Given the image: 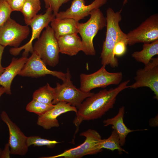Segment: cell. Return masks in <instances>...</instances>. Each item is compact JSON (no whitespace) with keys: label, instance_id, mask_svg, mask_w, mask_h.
I'll return each mask as SVG.
<instances>
[{"label":"cell","instance_id":"cell-1","mask_svg":"<svg viewBox=\"0 0 158 158\" xmlns=\"http://www.w3.org/2000/svg\"><path fill=\"white\" fill-rule=\"evenodd\" d=\"M129 82L128 80L116 87L109 90L104 89L87 98L77 109L76 116L73 121L77 128L75 134L83 121L101 118L113 108L117 96L121 91L129 88L128 84Z\"/></svg>","mask_w":158,"mask_h":158},{"label":"cell","instance_id":"cell-7","mask_svg":"<svg viewBox=\"0 0 158 158\" xmlns=\"http://www.w3.org/2000/svg\"><path fill=\"white\" fill-rule=\"evenodd\" d=\"M126 34L128 45L149 43L158 40V15H152Z\"/></svg>","mask_w":158,"mask_h":158},{"label":"cell","instance_id":"cell-29","mask_svg":"<svg viewBox=\"0 0 158 158\" xmlns=\"http://www.w3.org/2000/svg\"><path fill=\"white\" fill-rule=\"evenodd\" d=\"M128 45L127 39L120 40L115 44L113 53L115 56H123L127 51Z\"/></svg>","mask_w":158,"mask_h":158},{"label":"cell","instance_id":"cell-17","mask_svg":"<svg viewBox=\"0 0 158 158\" xmlns=\"http://www.w3.org/2000/svg\"><path fill=\"white\" fill-rule=\"evenodd\" d=\"M124 113L125 107L122 106L119 108L117 114L115 116L104 120L103 121L104 126L111 125L112 128L117 132L119 137L120 143L121 146L124 145L128 134L136 130L128 128L125 125L123 121Z\"/></svg>","mask_w":158,"mask_h":158},{"label":"cell","instance_id":"cell-16","mask_svg":"<svg viewBox=\"0 0 158 158\" xmlns=\"http://www.w3.org/2000/svg\"><path fill=\"white\" fill-rule=\"evenodd\" d=\"M77 33L59 37L57 39L60 53L72 56L83 51V44Z\"/></svg>","mask_w":158,"mask_h":158},{"label":"cell","instance_id":"cell-10","mask_svg":"<svg viewBox=\"0 0 158 158\" xmlns=\"http://www.w3.org/2000/svg\"><path fill=\"white\" fill-rule=\"evenodd\" d=\"M135 82L129 86L131 89L147 87L153 91L154 98L158 99V58H152L143 68L137 70Z\"/></svg>","mask_w":158,"mask_h":158},{"label":"cell","instance_id":"cell-23","mask_svg":"<svg viewBox=\"0 0 158 158\" xmlns=\"http://www.w3.org/2000/svg\"><path fill=\"white\" fill-rule=\"evenodd\" d=\"M54 88L49 83L35 90L33 93V99L47 104H51L55 96Z\"/></svg>","mask_w":158,"mask_h":158},{"label":"cell","instance_id":"cell-34","mask_svg":"<svg viewBox=\"0 0 158 158\" xmlns=\"http://www.w3.org/2000/svg\"><path fill=\"white\" fill-rule=\"evenodd\" d=\"M128 0H124L123 2V5H124L127 3Z\"/></svg>","mask_w":158,"mask_h":158},{"label":"cell","instance_id":"cell-15","mask_svg":"<svg viewBox=\"0 0 158 158\" xmlns=\"http://www.w3.org/2000/svg\"><path fill=\"white\" fill-rule=\"evenodd\" d=\"M28 59L27 57L23 56L19 59L13 58L10 64L0 75V85L5 89L6 94H11V86L13 80L18 74Z\"/></svg>","mask_w":158,"mask_h":158},{"label":"cell","instance_id":"cell-33","mask_svg":"<svg viewBox=\"0 0 158 158\" xmlns=\"http://www.w3.org/2000/svg\"><path fill=\"white\" fill-rule=\"evenodd\" d=\"M4 93H5V90L2 86H0V98Z\"/></svg>","mask_w":158,"mask_h":158},{"label":"cell","instance_id":"cell-26","mask_svg":"<svg viewBox=\"0 0 158 158\" xmlns=\"http://www.w3.org/2000/svg\"><path fill=\"white\" fill-rule=\"evenodd\" d=\"M60 142L55 140H50L42 138L37 135L28 137L27 144L28 147L31 145L36 146H46L49 148H53Z\"/></svg>","mask_w":158,"mask_h":158},{"label":"cell","instance_id":"cell-31","mask_svg":"<svg viewBox=\"0 0 158 158\" xmlns=\"http://www.w3.org/2000/svg\"><path fill=\"white\" fill-rule=\"evenodd\" d=\"M11 152L8 143H6L3 150H2L1 157V158H10Z\"/></svg>","mask_w":158,"mask_h":158},{"label":"cell","instance_id":"cell-22","mask_svg":"<svg viewBox=\"0 0 158 158\" xmlns=\"http://www.w3.org/2000/svg\"><path fill=\"white\" fill-rule=\"evenodd\" d=\"M120 143L118 135L116 131L113 130L110 136L106 139H101L99 141L98 148L100 150L104 148L113 151L117 150L120 153L124 152L128 154L127 152L122 148Z\"/></svg>","mask_w":158,"mask_h":158},{"label":"cell","instance_id":"cell-8","mask_svg":"<svg viewBox=\"0 0 158 158\" xmlns=\"http://www.w3.org/2000/svg\"><path fill=\"white\" fill-rule=\"evenodd\" d=\"M30 32L28 25H23L9 18L0 27V44L18 47Z\"/></svg>","mask_w":158,"mask_h":158},{"label":"cell","instance_id":"cell-32","mask_svg":"<svg viewBox=\"0 0 158 158\" xmlns=\"http://www.w3.org/2000/svg\"><path fill=\"white\" fill-rule=\"evenodd\" d=\"M5 47L0 44V75L4 71L6 67L2 66L1 64V60Z\"/></svg>","mask_w":158,"mask_h":158},{"label":"cell","instance_id":"cell-6","mask_svg":"<svg viewBox=\"0 0 158 158\" xmlns=\"http://www.w3.org/2000/svg\"><path fill=\"white\" fill-rule=\"evenodd\" d=\"M66 80L62 84L56 83L54 88L55 96L51 104H55L62 101L69 103L78 109L82 102L94 93L85 92L73 85L71 80V75L69 69L66 71Z\"/></svg>","mask_w":158,"mask_h":158},{"label":"cell","instance_id":"cell-5","mask_svg":"<svg viewBox=\"0 0 158 158\" xmlns=\"http://www.w3.org/2000/svg\"><path fill=\"white\" fill-rule=\"evenodd\" d=\"M80 77V89L87 93L97 88H105L110 85L120 84L123 78V74L121 72H109L106 69L105 66L102 65L95 72L90 74L81 73Z\"/></svg>","mask_w":158,"mask_h":158},{"label":"cell","instance_id":"cell-24","mask_svg":"<svg viewBox=\"0 0 158 158\" xmlns=\"http://www.w3.org/2000/svg\"><path fill=\"white\" fill-rule=\"evenodd\" d=\"M88 155L90 153L81 148L79 145L76 147L65 150L62 153L56 155L43 157L41 158H56L63 157L65 158H80Z\"/></svg>","mask_w":158,"mask_h":158},{"label":"cell","instance_id":"cell-2","mask_svg":"<svg viewBox=\"0 0 158 158\" xmlns=\"http://www.w3.org/2000/svg\"><path fill=\"white\" fill-rule=\"evenodd\" d=\"M121 11V9L115 12L111 8H109L106 11L107 30L100 58L102 65H109L113 68L118 65V59L113 53L114 46L118 42L127 39L126 34L119 26V22L122 20Z\"/></svg>","mask_w":158,"mask_h":158},{"label":"cell","instance_id":"cell-30","mask_svg":"<svg viewBox=\"0 0 158 158\" xmlns=\"http://www.w3.org/2000/svg\"><path fill=\"white\" fill-rule=\"evenodd\" d=\"M13 11H20L25 0H5Z\"/></svg>","mask_w":158,"mask_h":158},{"label":"cell","instance_id":"cell-20","mask_svg":"<svg viewBox=\"0 0 158 158\" xmlns=\"http://www.w3.org/2000/svg\"><path fill=\"white\" fill-rule=\"evenodd\" d=\"M158 54V40L150 43H144L142 49L134 52L132 56L137 61L146 66L154 56Z\"/></svg>","mask_w":158,"mask_h":158},{"label":"cell","instance_id":"cell-12","mask_svg":"<svg viewBox=\"0 0 158 158\" xmlns=\"http://www.w3.org/2000/svg\"><path fill=\"white\" fill-rule=\"evenodd\" d=\"M1 120L7 125L9 132V144L11 154L21 156L26 154L28 151V137L10 118L7 113L3 111L0 115Z\"/></svg>","mask_w":158,"mask_h":158},{"label":"cell","instance_id":"cell-27","mask_svg":"<svg viewBox=\"0 0 158 158\" xmlns=\"http://www.w3.org/2000/svg\"><path fill=\"white\" fill-rule=\"evenodd\" d=\"M13 11L5 0H0V27L10 17Z\"/></svg>","mask_w":158,"mask_h":158},{"label":"cell","instance_id":"cell-13","mask_svg":"<svg viewBox=\"0 0 158 158\" xmlns=\"http://www.w3.org/2000/svg\"><path fill=\"white\" fill-rule=\"evenodd\" d=\"M107 0H94L86 5L85 0H73L70 7L65 11H60L55 16L58 19L72 18L78 21L90 15L94 10L99 8L105 4Z\"/></svg>","mask_w":158,"mask_h":158},{"label":"cell","instance_id":"cell-9","mask_svg":"<svg viewBox=\"0 0 158 158\" xmlns=\"http://www.w3.org/2000/svg\"><path fill=\"white\" fill-rule=\"evenodd\" d=\"M55 17V15L50 8L47 9L44 14L37 15L28 25L31 27L32 31L30 40L26 44L20 47L11 48L9 50L10 54L16 56L19 54L23 49L24 50L22 54L23 56L27 57L29 52L32 54L33 52V41L40 37L42 30L48 25Z\"/></svg>","mask_w":158,"mask_h":158},{"label":"cell","instance_id":"cell-3","mask_svg":"<svg viewBox=\"0 0 158 158\" xmlns=\"http://www.w3.org/2000/svg\"><path fill=\"white\" fill-rule=\"evenodd\" d=\"M90 18L85 23L78 22L77 33L82 38L83 51L87 55L94 56L96 54L93 40L98 32L106 26L107 20L102 12L97 8L90 13Z\"/></svg>","mask_w":158,"mask_h":158},{"label":"cell","instance_id":"cell-4","mask_svg":"<svg viewBox=\"0 0 158 158\" xmlns=\"http://www.w3.org/2000/svg\"><path fill=\"white\" fill-rule=\"evenodd\" d=\"M45 28L33 47V51L46 65L54 67L59 62V45L51 27L48 25Z\"/></svg>","mask_w":158,"mask_h":158},{"label":"cell","instance_id":"cell-11","mask_svg":"<svg viewBox=\"0 0 158 158\" xmlns=\"http://www.w3.org/2000/svg\"><path fill=\"white\" fill-rule=\"evenodd\" d=\"M46 65L35 52L28 59L18 75L23 77L38 78L46 75H51L61 80L66 79V73L61 71H51L48 69Z\"/></svg>","mask_w":158,"mask_h":158},{"label":"cell","instance_id":"cell-21","mask_svg":"<svg viewBox=\"0 0 158 158\" xmlns=\"http://www.w3.org/2000/svg\"><path fill=\"white\" fill-rule=\"evenodd\" d=\"M40 0H25L21 12L25 23L28 25L41 8Z\"/></svg>","mask_w":158,"mask_h":158},{"label":"cell","instance_id":"cell-14","mask_svg":"<svg viewBox=\"0 0 158 158\" xmlns=\"http://www.w3.org/2000/svg\"><path fill=\"white\" fill-rule=\"evenodd\" d=\"M77 108L65 102H59L54 104L53 108L42 115L38 116L37 124L44 129L49 130L54 127H58L59 124L57 118L61 114L69 111L76 113Z\"/></svg>","mask_w":158,"mask_h":158},{"label":"cell","instance_id":"cell-18","mask_svg":"<svg viewBox=\"0 0 158 158\" xmlns=\"http://www.w3.org/2000/svg\"><path fill=\"white\" fill-rule=\"evenodd\" d=\"M78 22L72 18L60 19L55 17L51 22V27L57 39L61 36L78 33L77 25Z\"/></svg>","mask_w":158,"mask_h":158},{"label":"cell","instance_id":"cell-19","mask_svg":"<svg viewBox=\"0 0 158 158\" xmlns=\"http://www.w3.org/2000/svg\"><path fill=\"white\" fill-rule=\"evenodd\" d=\"M80 135L85 137L86 139L79 146L89 152L91 155L96 154L102 151V150L98 148L99 142L102 138L100 134L97 131L89 129L80 133Z\"/></svg>","mask_w":158,"mask_h":158},{"label":"cell","instance_id":"cell-28","mask_svg":"<svg viewBox=\"0 0 158 158\" xmlns=\"http://www.w3.org/2000/svg\"><path fill=\"white\" fill-rule=\"evenodd\" d=\"M45 7L47 9L50 8L55 16L59 13L60 8L63 4L70 0H44Z\"/></svg>","mask_w":158,"mask_h":158},{"label":"cell","instance_id":"cell-25","mask_svg":"<svg viewBox=\"0 0 158 158\" xmlns=\"http://www.w3.org/2000/svg\"><path fill=\"white\" fill-rule=\"evenodd\" d=\"M54 104H47L32 99L26 105V110L40 116L53 107Z\"/></svg>","mask_w":158,"mask_h":158}]
</instances>
